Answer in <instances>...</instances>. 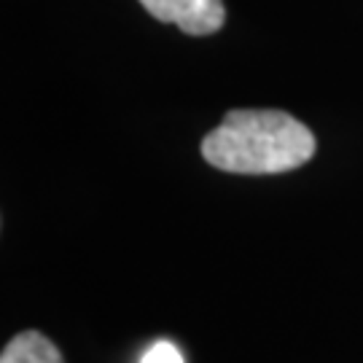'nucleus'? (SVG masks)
<instances>
[{"label": "nucleus", "mask_w": 363, "mask_h": 363, "mask_svg": "<svg viewBox=\"0 0 363 363\" xmlns=\"http://www.w3.org/2000/svg\"><path fill=\"white\" fill-rule=\"evenodd\" d=\"M145 11L159 22L181 27L186 35H213L226 25L223 0H140Z\"/></svg>", "instance_id": "nucleus-2"}, {"label": "nucleus", "mask_w": 363, "mask_h": 363, "mask_svg": "<svg viewBox=\"0 0 363 363\" xmlns=\"http://www.w3.org/2000/svg\"><path fill=\"white\" fill-rule=\"evenodd\" d=\"M0 363H65V358L46 334L22 331L3 347Z\"/></svg>", "instance_id": "nucleus-3"}, {"label": "nucleus", "mask_w": 363, "mask_h": 363, "mask_svg": "<svg viewBox=\"0 0 363 363\" xmlns=\"http://www.w3.org/2000/svg\"><path fill=\"white\" fill-rule=\"evenodd\" d=\"M205 162L232 175H280L307 164L318 140L307 124L274 108H234L199 145Z\"/></svg>", "instance_id": "nucleus-1"}, {"label": "nucleus", "mask_w": 363, "mask_h": 363, "mask_svg": "<svg viewBox=\"0 0 363 363\" xmlns=\"http://www.w3.org/2000/svg\"><path fill=\"white\" fill-rule=\"evenodd\" d=\"M140 363H186V361H183V352L178 350L172 342L159 339V342H154V345L145 350Z\"/></svg>", "instance_id": "nucleus-4"}]
</instances>
